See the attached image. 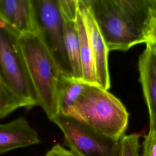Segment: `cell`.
<instances>
[{
  "label": "cell",
  "mask_w": 156,
  "mask_h": 156,
  "mask_svg": "<svg viewBox=\"0 0 156 156\" xmlns=\"http://www.w3.org/2000/svg\"><path fill=\"white\" fill-rule=\"evenodd\" d=\"M139 81L146 104L149 130L156 128V49L152 43L146 44L138 62Z\"/></svg>",
  "instance_id": "10"
},
{
  "label": "cell",
  "mask_w": 156,
  "mask_h": 156,
  "mask_svg": "<svg viewBox=\"0 0 156 156\" xmlns=\"http://www.w3.org/2000/svg\"><path fill=\"white\" fill-rule=\"evenodd\" d=\"M150 1L149 15L143 32V43L156 44V2Z\"/></svg>",
  "instance_id": "15"
},
{
  "label": "cell",
  "mask_w": 156,
  "mask_h": 156,
  "mask_svg": "<svg viewBox=\"0 0 156 156\" xmlns=\"http://www.w3.org/2000/svg\"><path fill=\"white\" fill-rule=\"evenodd\" d=\"M155 2H156V0H155Z\"/></svg>",
  "instance_id": "19"
},
{
  "label": "cell",
  "mask_w": 156,
  "mask_h": 156,
  "mask_svg": "<svg viewBox=\"0 0 156 156\" xmlns=\"http://www.w3.org/2000/svg\"><path fill=\"white\" fill-rule=\"evenodd\" d=\"M87 85L81 80L63 76L58 88V104L60 114L71 115Z\"/></svg>",
  "instance_id": "13"
},
{
  "label": "cell",
  "mask_w": 156,
  "mask_h": 156,
  "mask_svg": "<svg viewBox=\"0 0 156 156\" xmlns=\"http://www.w3.org/2000/svg\"><path fill=\"white\" fill-rule=\"evenodd\" d=\"M45 156H76L69 149L61 146L60 144L54 145L46 154Z\"/></svg>",
  "instance_id": "17"
},
{
  "label": "cell",
  "mask_w": 156,
  "mask_h": 156,
  "mask_svg": "<svg viewBox=\"0 0 156 156\" xmlns=\"http://www.w3.org/2000/svg\"><path fill=\"white\" fill-rule=\"evenodd\" d=\"M37 132L23 116L0 124V154L40 143Z\"/></svg>",
  "instance_id": "11"
},
{
  "label": "cell",
  "mask_w": 156,
  "mask_h": 156,
  "mask_svg": "<svg viewBox=\"0 0 156 156\" xmlns=\"http://www.w3.org/2000/svg\"><path fill=\"white\" fill-rule=\"evenodd\" d=\"M76 25L79 38L82 80L88 85L98 86L93 55L88 40L86 28L79 7L76 15Z\"/></svg>",
  "instance_id": "12"
},
{
  "label": "cell",
  "mask_w": 156,
  "mask_h": 156,
  "mask_svg": "<svg viewBox=\"0 0 156 156\" xmlns=\"http://www.w3.org/2000/svg\"><path fill=\"white\" fill-rule=\"evenodd\" d=\"M140 136L141 135L136 133L124 135L119 141L118 156H140Z\"/></svg>",
  "instance_id": "14"
},
{
  "label": "cell",
  "mask_w": 156,
  "mask_h": 156,
  "mask_svg": "<svg viewBox=\"0 0 156 156\" xmlns=\"http://www.w3.org/2000/svg\"><path fill=\"white\" fill-rule=\"evenodd\" d=\"M50 121L62 130L64 144L76 156H118L119 141L85 123L60 113Z\"/></svg>",
  "instance_id": "5"
},
{
  "label": "cell",
  "mask_w": 156,
  "mask_h": 156,
  "mask_svg": "<svg viewBox=\"0 0 156 156\" xmlns=\"http://www.w3.org/2000/svg\"><path fill=\"white\" fill-rule=\"evenodd\" d=\"M0 79L22 107L39 105L20 46L19 35L0 20Z\"/></svg>",
  "instance_id": "4"
},
{
  "label": "cell",
  "mask_w": 156,
  "mask_h": 156,
  "mask_svg": "<svg viewBox=\"0 0 156 156\" xmlns=\"http://www.w3.org/2000/svg\"><path fill=\"white\" fill-rule=\"evenodd\" d=\"M0 20L19 36L24 34L38 35L32 0H0Z\"/></svg>",
  "instance_id": "8"
},
{
  "label": "cell",
  "mask_w": 156,
  "mask_h": 156,
  "mask_svg": "<svg viewBox=\"0 0 156 156\" xmlns=\"http://www.w3.org/2000/svg\"><path fill=\"white\" fill-rule=\"evenodd\" d=\"M78 7L93 52L98 85L102 89L108 90L110 87L108 62L109 51L90 8L83 0H78Z\"/></svg>",
  "instance_id": "7"
},
{
  "label": "cell",
  "mask_w": 156,
  "mask_h": 156,
  "mask_svg": "<svg viewBox=\"0 0 156 156\" xmlns=\"http://www.w3.org/2000/svg\"><path fill=\"white\" fill-rule=\"evenodd\" d=\"M69 116L119 141L127 128L129 115L122 102L108 90L87 84Z\"/></svg>",
  "instance_id": "2"
},
{
  "label": "cell",
  "mask_w": 156,
  "mask_h": 156,
  "mask_svg": "<svg viewBox=\"0 0 156 156\" xmlns=\"http://www.w3.org/2000/svg\"><path fill=\"white\" fill-rule=\"evenodd\" d=\"M39 34L62 74L72 77L71 69L64 43L63 20L59 0H32Z\"/></svg>",
  "instance_id": "6"
},
{
  "label": "cell",
  "mask_w": 156,
  "mask_h": 156,
  "mask_svg": "<svg viewBox=\"0 0 156 156\" xmlns=\"http://www.w3.org/2000/svg\"><path fill=\"white\" fill-rule=\"evenodd\" d=\"M142 156H156V128L149 130L145 136Z\"/></svg>",
  "instance_id": "16"
},
{
  "label": "cell",
  "mask_w": 156,
  "mask_h": 156,
  "mask_svg": "<svg viewBox=\"0 0 156 156\" xmlns=\"http://www.w3.org/2000/svg\"><path fill=\"white\" fill-rule=\"evenodd\" d=\"M109 51H126L143 43L150 0H83Z\"/></svg>",
  "instance_id": "1"
},
{
  "label": "cell",
  "mask_w": 156,
  "mask_h": 156,
  "mask_svg": "<svg viewBox=\"0 0 156 156\" xmlns=\"http://www.w3.org/2000/svg\"><path fill=\"white\" fill-rule=\"evenodd\" d=\"M154 46V47L155 48V49H156V44H152Z\"/></svg>",
  "instance_id": "18"
},
{
  "label": "cell",
  "mask_w": 156,
  "mask_h": 156,
  "mask_svg": "<svg viewBox=\"0 0 156 156\" xmlns=\"http://www.w3.org/2000/svg\"><path fill=\"white\" fill-rule=\"evenodd\" d=\"M59 4L63 20L65 47L71 69L72 77L82 80L79 38L76 25L78 0H59Z\"/></svg>",
  "instance_id": "9"
},
{
  "label": "cell",
  "mask_w": 156,
  "mask_h": 156,
  "mask_svg": "<svg viewBox=\"0 0 156 156\" xmlns=\"http://www.w3.org/2000/svg\"><path fill=\"white\" fill-rule=\"evenodd\" d=\"M19 43L38 98V106L51 120L59 113L58 88L64 76L37 35H21Z\"/></svg>",
  "instance_id": "3"
}]
</instances>
